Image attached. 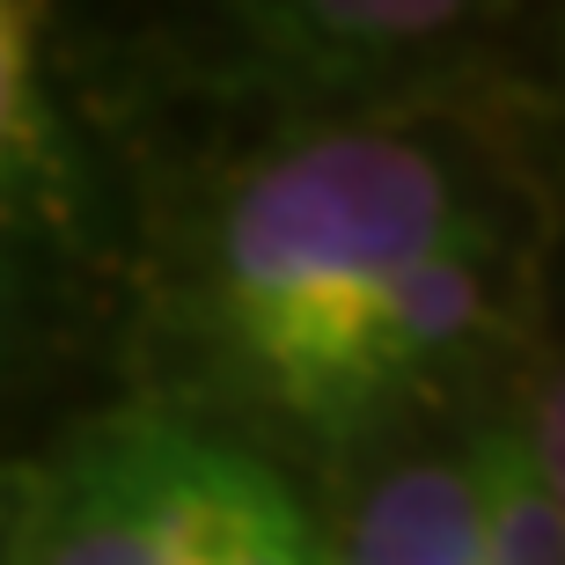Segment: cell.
Instances as JSON below:
<instances>
[{"label": "cell", "mask_w": 565, "mask_h": 565, "mask_svg": "<svg viewBox=\"0 0 565 565\" xmlns=\"http://www.w3.org/2000/svg\"><path fill=\"white\" fill-rule=\"evenodd\" d=\"M478 323H484V243L470 228L382 279L345 316V331L323 345V360L309 367L287 412L345 434V426L375 419L382 404H397L419 375H434L456 345H470Z\"/></svg>", "instance_id": "obj_3"}, {"label": "cell", "mask_w": 565, "mask_h": 565, "mask_svg": "<svg viewBox=\"0 0 565 565\" xmlns=\"http://www.w3.org/2000/svg\"><path fill=\"white\" fill-rule=\"evenodd\" d=\"M30 30L38 15L0 0V191L15 184L22 140H30Z\"/></svg>", "instance_id": "obj_7"}, {"label": "cell", "mask_w": 565, "mask_h": 565, "mask_svg": "<svg viewBox=\"0 0 565 565\" xmlns=\"http://www.w3.org/2000/svg\"><path fill=\"white\" fill-rule=\"evenodd\" d=\"M323 565H484L462 462H412L382 478L353 536L323 551Z\"/></svg>", "instance_id": "obj_4"}, {"label": "cell", "mask_w": 565, "mask_h": 565, "mask_svg": "<svg viewBox=\"0 0 565 565\" xmlns=\"http://www.w3.org/2000/svg\"><path fill=\"white\" fill-rule=\"evenodd\" d=\"M199 565H323V536L301 514V500L257 462V478L243 484L235 514L221 522V536L206 544Z\"/></svg>", "instance_id": "obj_6"}, {"label": "cell", "mask_w": 565, "mask_h": 565, "mask_svg": "<svg viewBox=\"0 0 565 565\" xmlns=\"http://www.w3.org/2000/svg\"><path fill=\"white\" fill-rule=\"evenodd\" d=\"M558 52H565V38H558Z\"/></svg>", "instance_id": "obj_9"}, {"label": "cell", "mask_w": 565, "mask_h": 565, "mask_svg": "<svg viewBox=\"0 0 565 565\" xmlns=\"http://www.w3.org/2000/svg\"><path fill=\"white\" fill-rule=\"evenodd\" d=\"M257 456L184 419H118L82 440L0 529V565H199Z\"/></svg>", "instance_id": "obj_2"}, {"label": "cell", "mask_w": 565, "mask_h": 565, "mask_svg": "<svg viewBox=\"0 0 565 565\" xmlns=\"http://www.w3.org/2000/svg\"><path fill=\"white\" fill-rule=\"evenodd\" d=\"M8 514H15V507H8V484H0V529H8Z\"/></svg>", "instance_id": "obj_8"}, {"label": "cell", "mask_w": 565, "mask_h": 565, "mask_svg": "<svg viewBox=\"0 0 565 565\" xmlns=\"http://www.w3.org/2000/svg\"><path fill=\"white\" fill-rule=\"evenodd\" d=\"M484 565H565V514L522 448V426H484L462 456Z\"/></svg>", "instance_id": "obj_5"}, {"label": "cell", "mask_w": 565, "mask_h": 565, "mask_svg": "<svg viewBox=\"0 0 565 565\" xmlns=\"http://www.w3.org/2000/svg\"><path fill=\"white\" fill-rule=\"evenodd\" d=\"M456 235H470V213L419 140L323 132L235 191L221 221V323L250 375L294 404L345 316Z\"/></svg>", "instance_id": "obj_1"}]
</instances>
